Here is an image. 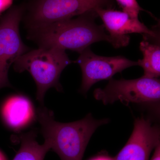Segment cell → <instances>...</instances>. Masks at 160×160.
I'll use <instances>...</instances> for the list:
<instances>
[{"label": "cell", "instance_id": "7c38bea8", "mask_svg": "<svg viewBox=\"0 0 160 160\" xmlns=\"http://www.w3.org/2000/svg\"><path fill=\"white\" fill-rule=\"evenodd\" d=\"M36 138L34 131L22 135L19 150L12 160H44L50 148L45 142L40 145Z\"/></svg>", "mask_w": 160, "mask_h": 160}, {"label": "cell", "instance_id": "9c48e42d", "mask_svg": "<svg viewBox=\"0 0 160 160\" xmlns=\"http://www.w3.org/2000/svg\"><path fill=\"white\" fill-rule=\"evenodd\" d=\"M98 17L102 20L103 25L112 39V45L115 48L125 47L129 45L132 33L148 35L155 38L159 37L155 30L149 29L138 18H132L123 11L111 8H99L95 10Z\"/></svg>", "mask_w": 160, "mask_h": 160}, {"label": "cell", "instance_id": "30bf717a", "mask_svg": "<svg viewBox=\"0 0 160 160\" xmlns=\"http://www.w3.org/2000/svg\"><path fill=\"white\" fill-rule=\"evenodd\" d=\"M2 115L9 127L18 129L32 121L34 112L31 102L27 98L14 96L8 99L3 105Z\"/></svg>", "mask_w": 160, "mask_h": 160}, {"label": "cell", "instance_id": "5bb4252c", "mask_svg": "<svg viewBox=\"0 0 160 160\" xmlns=\"http://www.w3.org/2000/svg\"><path fill=\"white\" fill-rule=\"evenodd\" d=\"M12 0H0V13L11 6Z\"/></svg>", "mask_w": 160, "mask_h": 160}, {"label": "cell", "instance_id": "3957f363", "mask_svg": "<svg viewBox=\"0 0 160 160\" xmlns=\"http://www.w3.org/2000/svg\"><path fill=\"white\" fill-rule=\"evenodd\" d=\"M72 62L66 51L55 47H39L27 52L15 62L16 71L29 72L37 85V99L42 104L48 89H62L59 82L60 75L65 68Z\"/></svg>", "mask_w": 160, "mask_h": 160}, {"label": "cell", "instance_id": "9a60e30c", "mask_svg": "<svg viewBox=\"0 0 160 160\" xmlns=\"http://www.w3.org/2000/svg\"><path fill=\"white\" fill-rule=\"evenodd\" d=\"M150 160H160V144L155 148L154 153Z\"/></svg>", "mask_w": 160, "mask_h": 160}, {"label": "cell", "instance_id": "4fadbf2b", "mask_svg": "<svg viewBox=\"0 0 160 160\" xmlns=\"http://www.w3.org/2000/svg\"><path fill=\"white\" fill-rule=\"evenodd\" d=\"M118 5L132 18H138L141 11H145L139 6L137 0H116Z\"/></svg>", "mask_w": 160, "mask_h": 160}, {"label": "cell", "instance_id": "2e32d148", "mask_svg": "<svg viewBox=\"0 0 160 160\" xmlns=\"http://www.w3.org/2000/svg\"><path fill=\"white\" fill-rule=\"evenodd\" d=\"M90 160H114V158H112L108 156L102 155L98 156L92 158Z\"/></svg>", "mask_w": 160, "mask_h": 160}, {"label": "cell", "instance_id": "6da1fadb", "mask_svg": "<svg viewBox=\"0 0 160 160\" xmlns=\"http://www.w3.org/2000/svg\"><path fill=\"white\" fill-rule=\"evenodd\" d=\"M78 17L29 29L28 38L39 47H55L79 53L94 43L106 41L112 44L104 25L95 22L98 17L95 10Z\"/></svg>", "mask_w": 160, "mask_h": 160}, {"label": "cell", "instance_id": "ba28073f", "mask_svg": "<svg viewBox=\"0 0 160 160\" xmlns=\"http://www.w3.org/2000/svg\"><path fill=\"white\" fill-rule=\"evenodd\" d=\"M160 144L159 127L142 116L135 119L132 133L114 160H149L152 151Z\"/></svg>", "mask_w": 160, "mask_h": 160}, {"label": "cell", "instance_id": "8992f818", "mask_svg": "<svg viewBox=\"0 0 160 160\" xmlns=\"http://www.w3.org/2000/svg\"><path fill=\"white\" fill-rule=\"evenodd\" d=\"M25 8L24 5L13 6L0 18V89L11 87L8 78L9 68L29 50L19 32Z\"/></svg>", "mask_w": 160, "mask_h": 160}, {"label": "cell", "instance_id": "277c9868", "mask_svg": "<svg viewBox=\"0 0 160 160\" xmlns=\"http://www.w3.org/2000/svg\"><path fill=\"white\" fill-rule=\"evenodd\" d=\"M113 0H32L26 17L28 29L72 18L99 8L108 9Z\"/></svg>", "mask_w": 160, "mask_h": 160}, {"label": "cell", "instance_id": "52a82bcc", "mask_svg": "<svg viewBox=\"0 0 160 160\" xmlns=\"http://www.w3.org/2000/svg\"><path fill=\"white\" fill-rule=\"evenodd\" d=\"M76 62L79 65L82 74L80 92L86 93L94 84L104 80H110L116 73L132 66L138 62L124 57L100 56L95 54L89 47L80 53Z\"/></svg>", "mask_w": 160, "mask_h": 160}, {"label": "cell", "instance_id": "8fae6325", "mask_svg": "<svg viewBox=\"0 0 160 160\" xmlns=\"http://www.w3.org/2000/svg\"><path fill=\"white\" fill-rule=\"evenodd\" d=\"M143 40L140 42V49L142 52L143 59L138 61V66L144 70L146 77L158 78L160 75V46L158 42H151L149 35H143Z\"/></svg>", "mask_w": 160, "mask_h": 160}, {"label": "cell", "instance_id": "7a4b0ae2", "mask_svg": "<svg viewBox=\"0 0 160 160\" xmlns=\"http://www.w3.org/2000/svg\"><path fill=\"white\" fill-rule=\"evenodd\" d=\"M37 119L45 142L61 160H82L92 136L109 119L97 120L91 113L82 119L70 123L54 120L53 112L45 107L38 108Z\"/></svg>", "mask_w": 160, "mask_h": 160}, {"label": "cell", "instance_id": "e0dca14e", "mask_svg": "<svg viewBox=\"0 0 160 160\" xmlns=\"http://www.w3.org/2000/svg\"><path fill=\"white\" fill-rule=\"evenodd\" d=\"M0 160H7L4 154L0 151Z\"/></svg>", "mask_w": 160, "mask_h": 160}, {"label": "cell", "instance_id": "5b68a950", "mask_svg": "<svg viewBox=\"0 0 160 160\" xmlns=\"http://www.w3.org/2000/svg\"><path fill=\"white\" fill-rule=\"evenodd\" d=\"M104 89L93 92L96 99L104 105L120 101L126 106L130 103L156 102L160 99V82L158 78L143 76L132 80L111 79Z\"/></svg>", "mask_w": 160, "mask_h": 160}]
</instances>
